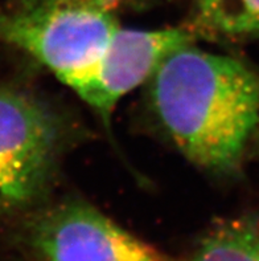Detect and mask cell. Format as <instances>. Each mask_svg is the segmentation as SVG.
<instances>
[{"instance_id": "5b68a950", "label": "cell", "mask_w": 259, "mask_h": 261, "mask_svg": "<svg viewBox=\"0 0 259 261\" xmlns=\"http://www.w3.org/2000/svg\"><path fill=\"white\" fill-rule=\"evenodd\" d=\"M190 41L189 32L181 28L146 31L121 27L97 63L69 88L107 119L122 97L148 83L168 53Z\"/></svg>"}, {"instance_id": "277c9868", "label": "cell", "mask_w": 259, "mask_h": 261, "mask_svg": "<svg viewBox=\"0 0 259 261\" xmlns=\"http://www.w3.org/2000/svg\"><path fill=\"white\" fill-rule=\"evenodd\" d=\"M30 240L41 261H171L83 202L44 212L33 223Z\"/></svg>"}, {"instance_id": "3957f363", "label": "cell", "mask_w": 259, "mask_h": 261, "mask_svg": "<svg viewBox=\"0 0 259 261\" xmlns=\"http://www.w3.org/2000/svg\"><path fill=\"white\" fill-rule=\"evenodd\" d=\"M60 125L39 99L0 88V200L31 202L45 187L56 163Z\"/></svg>"}, {"instance_id": "ba28073f", "label": "cell", "mask_w": 259, "mask_h": 261, "mask_svg": "<svg viewBox=\"0 0 259 261\" xmlns=\"http://www.w3.org/2000/svg\"><path fill=\"white\" fill-rule=\"evenodd\" d=\"M258 139H259V136H258Z\"/></svg>"}, {"instance_id": "7a4b0ae2", "label": "cell", "mask_w": 259, "mask_h": 261, "mask_svg": "<svg viewBox=\"0 0 259 261\" xmlns=\"http://www.w3.org/2000/svg\"><path fill=\"white\" fill-rule=\"evenodd\" d=\"M121 0H11L0 39L28 53L70 86L121 28Z\"/></svg>"}, {"instance_id": "6da1fadb", "label": "cell", "mask_w": 259, "mask_h": 261, "mask_svg": "<svg viewBox=\"0 0 259 261\" xmlns=\"http://www.w3.org/2000/svg\"><path fill=\"white\" fill-rule=\"evenodd\" d=\"M150 83L155 116L177 149L214 172L234 170L259 123V76L242 61L188 43Z\"/></svg>"}, {"instance_id": "52a82bcc", "label": "cell", "mask_w": 259, "mask_h": 261, "mask_svg": "<svg viewBox=\"0 0 259 261\" xmlns=\"http://www.w3.org/2000/svg\"><path fill=\"white\" fill-rule=\"evenodd\" d=\"M196 24L212 36H258L259 0H196Z\"/></svg>"}, {"instance_id": "8992f818", "label": "cell", "mask_w": 259, "mask_h": 261, "mask_svg": "<svg viewBox=\"0 0 259 261\" xmlns=\"http://www.w3.org/2000/svg\"><path fill=\"white\" fill-rule=\"evenodd\" d=\"M190 261H259V220L236 219L217 224Z\"/></svg>"}]
</instances>
